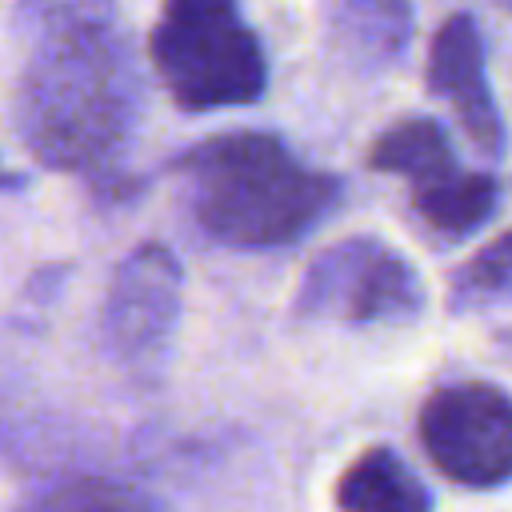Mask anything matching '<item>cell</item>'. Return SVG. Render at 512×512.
Here are the masks:
<instances>
[{"label": "cell", "instance_id": "cell-1", "mask_svg": "<svg viewBox=\"0 0 512 512\" xmlns=\"http://www.w3.org/2000/svg\"><path fill=\"white\" fill-rule=\"evenodd\" d=\"M24 28L32 52L16 84V128L28 152L60 172L108 176L140 116V80L116 12L48 16Z\"/></svg>", "mask_w": 512, "mask_h": 512}, {"label": "cell", "instance_id": "cell-2", "mask_svg": "<svg viewBox=\"0 0 512 512\" xmlns=\"http://www.w3.org/2000/svg\"><path fill=\"white\" fill-rule=\"evenodd\" d=\"M192 220L228 248H280L308 236L340 200L332 172L308 168L272 132H220L176 160Z\"/></svg>", "mask_w": 512, "mask_h": 512}, {"label": "cell", "instance_id": "cell-3", "mask_svg": "<svg viewBox=\"0 0 512 512\" xmlns=\"http://www.w3.org/2000/svg\"><path fill=\"white\" fill-rule=\"evenodd\" d=\"M148 56L184 112L256 104L268 88V56L240 0H164Z\"/></svg>", "mask_w": 512, "mask_h": 512}, {"label": "cell", "instance_id": "cell-4", "mask_svg": "<svg viewBox=\"0 0 512 512\" xmlns=\"http://www.w3.org/2000/svg\"><path fill=\"white\" fill-rule=\"evenodd\" d=\"M296 312L336 324H408L424 312V280L392 244L352 236L308 264Z\"/></svg>", "mask_w": 512, "mask_h": 512}, {"label": "cell", "instance_id": "cell-5", "mask_svg": "<svg viewBox=\"0 0 512 512\" xmlns=\"http://www.w3.org/2000/svg\"><path fill=\"white\" fill-rule=\"evenodd\" d=\"M420 444L428 460L464 488H500L512 480V396L488 380L436 388L420 408Z\"/></svg>", "mask_w": 512, "mask_h": 512}, {"label": "cell", "instance_id": "cell-6", "mask_svg": "<svg viewBox=\"0 0 512 512\" xmlns=\"http://www.w3.org/2000/svg\"><path fill=\"white\" fill-rule=\"evenodd\" d=\"M180 292H184V272H180V260L164 244L132 248L120 260L108 284V300H104L108 348L124 364L160 360L180 320Z\"/></svg>", "mask_w": 512, "mask_h": 512}, {"label": "cell", "instance_id": "cell-7", "mask_svg": "<svg viewBox=\"0 0 512 512\" xmlns=\"http://www.w3.org/2000/svg\"><path fill=\"white\" fill-rule=\"evenodd\" d=\"M428 88L444 104H452L456 120L464 124L476 148H484L488 156L504 152V124H500V108H496V96L484 72V40L468 12L448 16L440 32L432 36Z\"/></svg>", "mask_w": 512, "mask_h": 512}, {"label": "cell", "instance_id": "cell-8", "mask_svg": "<svg viewBox=\"0 0 512 512\" xmlns=\"http://www.w3.org/2000/svg\"><path fill=\"white\" fill-rule=\"evenodd\" d=\"M340 512H432L428 488L388 444L364 448L336 480Z\"/></svg>", "mask_w": 512, "mask_h": 512}, {"label": "cell", "instance_id": "cell-9", "mask_svg": "<svg viewBox=\"0 0 512 512\" xmlns=\"http://www.w3.org/2000/svg\"><path fill=\"white\" fill-rule=\"evenodd\" d=\"M500 200V188L492 176L484 172H468L464 164H456L452 172H444L440 180L412 188V208L416 216L440 232V236H468L480 224L492 220Z\"/></svg>", "mask_w": 512, "mask_h": 512}, {"label": "cell", "instance_id": "cell-10", "mask_svg": "<svg viewBox=\"0 0 512 512\" xmlns=\"http://www.w3.org/2000/svg\"><path fill=\"white\" fill-rule=\"evenodd\" d=\"M460 160L444 136V128L428 116H412V120H400L392 124L388 132L376 136L372 152H368V168L376 172H396L404 176L412 188H424L432 184L436 176L452 172Z\"/></svg>", "mask_w": 512, "mask_h": 512}, {"label": "cell", "instance_id": "cell-11", "mask_svg": "<svg viewBox=\"0 0 512 512\" xmlns=\"http://www.w3.org/2000/svg\"><path fill=\"white\" fill-rule=\"evenodd\" d=\"M336 24L352 52L372 64H388L408 48L412 0H336Z\"/></svg>", "mask_w": 512, "mask_h": 512}, {"label": "cell", "instance_id": "cell-12", "mask_svg": "<svg viewBox=\"0 0 512 512\" xmlns=\"http://www.w3.org/2000/svg\"><path fill=\"white\" fill-rule=\"evenodd\" d=\"M16 512H172V508L136 484L80 476V480H64V484H52L28 496Z\"/></svg>", "mask_w": 512, "mask_h": 512}, {"label": "cell", "instance_id": "cell-13", "mask_svg": "<svg viewBox=\"0 0 512 512\" xmlns=\"http://www.w3.org/2000/svg\"><path fill=\"white\" fill-rule=\"evenodd\" d=\"M448 300H452L456 312L512 304V232L496 236L472 260H464L456 268L452 288H448Z\"/></svg>", "mask_w": 512, "mask_h": 512}]
</instances>
